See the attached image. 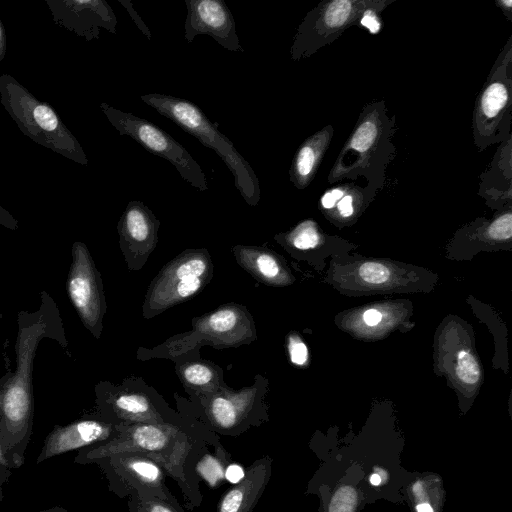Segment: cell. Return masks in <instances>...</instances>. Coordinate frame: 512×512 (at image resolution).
<instances>
[{
    "instance_id": "1",
    "label": "cell",
    "mask_w": 512,
    "mask_h": 512,
    "mask_svg": "<svg viewBox=\"0 0 512 512\" xmlns=\"http://www.w3.org/2000/svg\"><path fill=\"white\" fill-rule=\"evenodd\" d=\"M43 339L68 347L64 323L54 298L40 292V305L35 311L17 314L14 371L0 377V448L9 467L18 468L33 429L34 396L32 372L36 351Z\"/></svg>"
},
{
    "instance_id": "2",
    "label": "cell",
    "mask_w": 512,
    "mask_h": 512,
    "mask_svg": "<svg viewBox=\"0 0 512 512\" xmlns=\"http://www.w3.org/2000/svg\"><path fill=\"white\" fill-rule=\"evenodd\" d=\"M179 424L116 425L118 435L103 444L82 448L75 462L95 460L122 452H140L157 462L180 487L184 506L188 508L190 493L183 466L191 450L202 440L212 445L220 443L219 435L207 430L197 421L184 417Z\"/></svg>"
},
{
    "instance_id": "3",
    "label": "cell",
    "mask_w": 512,
    "mask_h": 512,
    "mask_svg": "<svg viewBox=\"0 0 512 512\" xmlns=\"http://www.w3.org/2000/svg\"><path fill=\"white\" fill-rule=\"evenodd\" d=\"M140 99L195 137L203 146L212 149L232 173L235 186L244 201L250 206L258 204L261 198L260 182L252 166L196 104L159 93L142 95Z\"/></svg>"
},
{
    "instance_id": "4",
    "label": "cell",
    "mask_w": 512,
    "mask_h": 512,
    "mask_svg": "<svg viewBox=\"0 0 512 512\" xmlns=\"http://www.w3.org/2000/svg\"><path fill=\"white\" fill-rule=\"evenodd\" d=\"M0 102L20 131L32 141L80 165L88 164L80 142L53 107L8 73L0 75Z\"/></svg>"
},
{
    "instance_id": "5",
    "label": "cell",
    "mask_w": 512,
    "mask_h": 512,
    "mask_svg": "<svg viewBox=\"0 0 512 512\" xmlns=\"http://www.w3.org/2000/svg\"><path fill=\"white\" fill-rule=\"evenodd\" d=\"M234 391L224 385L214 393L177 399L178 413L207 430L223 436H238L268 419L264 404V382Z\"/></svg>"
},
{
    "instance_id": "6",
    "label": "cell",
    "mask_w": 512,
    "mask_h": 512,
    "mask_svg": "<svg viewBox=\"0 0 512 512\" xmlns=\"http://www.w3.org/2000/svg\"><path fill=\"white\" fill-rule=\"evenodd\" d=\"M255 339L253 317L246 307L226 304L193 318L190 331L175 335L153 349H139L138 358H176L203 344L221 349L249 344Z\"/></svg>"
},
{
    "instance_id": "7",
    "label": "cell",
    "mask_w": 512,
    "mask_h": 512,
    "mask_svg": "<svg viewBox=\"0 0 512 512\" xmlns=\"http://www.w3.org/2000/svg\"><path fill=\"white\" fill-rule=\"evenodd\" d=\"M213 277L206 249H188L169 261L152 280L142 315L150 319L199 293Z\"/></svg>"
},
{
    "instance_id": "8",
    "label": "cell",
    "mask_w": 512,
    "mask_h": 512,
    "mask_svg": "<svg viewBox=\"0 0 512 512\" xmlns=\"http://www.w3.org/2000/svg\"><path fill=\"white\" fill-rule=\"evenodd\" d=\"M95 395L96 413L115 425L179 424L184 420L156 391L145 385L101 381L95 387Z\"/></svg>"
},
{
    "instance_id": "9",
    "label": "cell",
    "mask_w": 512,
    "mask_h": 512,
    "mask_svg": "<svg viewBox=\"0 0 512 512\" xmlns=\"http://www.w3.org/2000/svg\"><path fill=\"white\" fill-rule=\"evenodd\" d=\"M100 109L121 136H128L148 152L169 161L191 186L208 190L206 175L189 151L153 122L102 102Z\"/></svg>"
},
{
    "instance_id": "10",
    "label": "cell",
    "mask_w": 512,
    "mask_h": 512,
    "mask_svg": "<svg viewBox=\"0 0 512 512\" xmlns=\"http://www.w3.org/2000/svg\"><path fill=\"white\" fill-rule=\"evenodd\" d=\"M66 279V293L84 327L99 339L107 311L104 287L90 251L85 243L75 241Z\"/></svg>"
},
{
    "instance_id": "11",
    "label": "cell",
    "mask_w": 512,
    "mask_h": 512,
    "mask_svg": "<svg viewBox=\"0 0 512 512\" xmlns=\"http://www.w3.org/2000/svg\"><path fill=\"white\" fill-rule=\"evenodd\" d=\"M92 463L102 470L108 481V489L120 498L137 492L172 502L178 501L166 485L165 470L143 453L122 452Z\"/></svg>"
},
{
    "instance_id": "12",
    "label": "cell",
    "mask_w": 512,
    "mask_h": 512,
    "mask_svg": "<svg viewBox=\"0 0 512 512\" xmlns=\"http://www.w3.org/2000/svg\"><path fill=\"white\" fill-rule=\"evenodd\" d=\"M160 221L152 210L140 200L126 206L118 224L119 244L130 270H139L147 261L158 242Z\"/></svg>"
},
{
    "instance_id": "13",
    "label": "cell",
    "mask_w": 512,
    "mask_h": 512,
    "mask_svg": "<svg viewBox=\"0 0 512 512\" xmlns=\"http://www.w3.org/2000/svg\"><path fill=\"white\" fill-rule=\"evenodd\" d=\"M364 3L348 0L329 2L319 11H311L302 24L291 47V58L298 60L313 53L332 33L341 31L363 10Z\"/></svg>"
},
{
    "instance_id": "14",
    "label": "cell",
    "mask_w": 512,
    "mask_h": 512,
    "mask_svg": "<svg viewBox=\"0 0 512 512\" xmlns=\"http://www.w3.org/2000/svg\"><path fill=\"white\" fill-rule=\"evenodd\" d=\"M53 21L83 37L98 39L100 29L116 34L117 18L105 0H45Z\"/></svg>"
},
{
    "instance_id": "15",
    "label": "cell",
    "mask_w": 512,
    "mask_h": 512,
    "mask_svg": "<svg viewBox=\"0 0 512 512\" xmlns=\"http://www.w3.org/2000/svg\"><path fill=\"white\" fill-rule=\"evenodd\" d=\"M185 4L184 37L188 43L198 35H208L229 51H244L234 17L223 0H185Z\"/></svg>"
},
{
    "instance_id": "16",
    "label": "cell",
    "mask_w": 512,
    "mask_h": 512,
    "mask_svg": "<svg viewBox=\"0 0 512 512\" xmlns=\"http://www.w3.org/2000/svg\"><path fill=\"white\" fill-rule=\"evenodd\" d=\"M117 435L116 425L98 413L67 425H55L44 440L36 464L68 451L106 443Z\"/></svg>"
},
{
    "instance_id": "17",
    "label": "cell",
    "mask_w": 512,
    "mask_h": 512,
    "mask_svg": "<svg viewBox=\"0 0 512 512\" xmlns=\"http://www.w3.org/2000/svg\"><path fill=\"white\" fill-rule=\"evenodd\" d=\"M232 463L231 454L220 442L216 445L206 440L199 442L187 456L183 473L190 493L188 510L201 505L203 496L199 482L205 481L211 489L226 483L225 471Z\"/></svg>"
},
{
    "instance_id": "18",
    "label": "cell",
    "mask_w": 512,
    "mask_h": 512,
    "mask_svg": "<svg viewBox=\"0 0 512 512\" xmlns=\"http://www.w3.org/2000/svg\"><path fill=\"white\" fill-rule=\"evenodd\" d=\"M271 467L269 456L251 463L245 468L244 477L222 494L216 512H253L269 482Z\"/></svg>"
},
{
    "instance_id": "19",
    "label": "cell",
    "mask_w": 512,
    "mask_h": 512,
    "mask_svg": "<svg viewBox=\"0 0 512 512\" xmlns=\"http://www.w3.org/2000/svg\"><path fill=\"white\" fill-rule=\"evenodd\" d=\"M331 127L306 139L298 148L290 168V180L299 189L311 182L331 137Z\"/></svg>"
},
{
    "instance_id": "20",
    "label": "cell",
    "mask_w": 512,
    "mask_h": 512,
    "mask_svg": "<svg viewBox=\"0 0 512 512\" xmlns=\"http://www.w3.org/2000/svg\"><path fill=\"white\" fill-rule=\"evenodd\" d=\"M233 254L237 263L259 282L267 285L284 282L282 265L277 257L264 247L236 245Z\"/></svg>"
},
{
    "instance_id": "21",
    "label": "cell",
    "mask_w": 512,
    "mask_h": 512,
    "mask_svg": "<svg viewBox=\"0 0 512 512\" xmlns=\"http://www.w3.org/2000/svg\"><path fill=\"white\" fill-rule=\"evenodd\" d=\"M176 371L191 397L214 393L225 385L220 378L221 369L213 363L200 361L178 363Z\"/></svg>"
},
{
    "instance_id": "22",
    "label": "cell",
    "mask_w": 512,
    "mask_h": 512,
    "mask_svg": "<svg viewBox=\"0 0 512 512\" xmlns=\"http://www.w3.org/2000/svg\"><path fill=\"white\" fill-rule=\"evenodd\" d=\"M380 137V125L377 115H368L362 119L347 143L346 151L352 150L363 159L372 152Z\"/></svg>"
},
{
    "instance_id": "23",
    "label": "cell",
    "mask_w": 512,
    "mask_h": 512,
    "mask_svg": "<svg viewBox=\"0 0 512 512\" xmlns=\"http://www.w3.org/2000/svg\"><path fill=\"white\" fill-rule=\"evenodd\" d=\"M509 101V90L505 83L492 81L483 91L480 98L479 118L485 121H494L501 114Z\"/></svg>"
},
{
    "instance_id": "24",
    "label": "cell",
    "mask_w": 512,
    "mask_h": 512,
    "mask_svg": "<svg viewBox=\"0 0 512 512\" xmlns=\"http://www.w3.org/2000/svg\"><path fill=\"white\" fill-rule=\"evenodd\" d=\"M128 512H184V509L178 501L133 492L128 496Z\"/></svg>"
},
{
    "instance_id": "25",
    "label": "cell",
    "mask_w": 512,
    "mask_h": 512,
    "mask_svg": "<svg viewBox=\"0 0 512 512\" xmlns=\"http://www.w3.org/2000/svg\"><path fill=\"white\" fill-rule=\"evenodd\" d=\"M286 239L297 249L307 250L314 248L319 242V234L314 222L307 220L297 225Z\"/></svg>"
},
{
    "instance_id": "26",
    "label": "cell",
    "mask_w": 512,
    "mask_h": 512,
    "mask_svg": "<svg viewBox=\"0 0 512 512\" xmlns=\"http://www.w3.org/2000/svg\"><path fill=\"white\" fill-rule=\"evenodd\" d=\"M354 197L347 193L344 188H334L327 191L321 198V205L325 209L337 207L342 217H349L354 212Z\"/></svg>"
},
{
    "instance_id": "27",
    "label": "cell",
    "mask_w": 512,
    "mask_h": 512,
    "mask_svg": "<svg viewBox=\"0 0 512 512\" xmlns=\"http://www.w3.org/2000/svg\"><path fill=\"white\" fill-rule=\"evenodd\" d=\"M456 374L467 384H474L480 378V368L475 358L466 351L458 353Z\"/></svg>"
},
{
    "instance_id": "28",
    "label": "cell",
    "mask_w": 512,
    "mask_h": 512,
    "mask_svg": "<svg viewBox=\"0 0 512 512\" xmlns=\"http://www.w3.org/2000/svg\"><path fill=\"white\" fill-rule=\"evenodd\" d=\"M357 503V493L351 486H342L334 494L329 512H354Z\"/></svg>"
},
{
    "instance_id": "29",
    "label": "cell",
    "mask_w": 512,
    "mask_h": 512,
    "mask_svg": "<svg viewBox=\"0 0 512 512\" xmlns=\"http://www.w3.org/2000/svg\"><path fill=\"white\" fill-rule=\"evenodd\" d=\"M360 277L367 283L381 284L388 280L389 270L376 262H366L359 268Z\"/></svg>"
},
{
    "instance_id": "30",
    "label": "cell",
    "mask_w": 512,
    "mask_h": 512,
    "mask_svg": "<svg viewBox=\"0 0 512 512\" xmlns=\"http://www.w3.org/2000/svg\"><path fill=\"white\" fill-rule=\"evenodd\" d=\"M512 235V216L506 213L497 218L488 228V236L492 239H509Z\"/></svg>"
},
{
    "instance_id": "31",
    "label": "cell",
    "mask_w": 512,
    "mask_h": 512,
    "mask_svg": "<svg viewBox=\"0 0 512 512\" xmlns=\"http://www.w3.org/2000/svg\"><path fill=\"white\" fill-rule=\"evenodd\" d=\"M288 352L290 360L296 365H303L308 358V350L302 340L296 336L291 335L288 339Z\"/></svg>"
},
{
    "instance_id": "32",
    "label": "cell",
    "mask_w": 512,
    "mask_h": 512,
    "mask_svg": "<svg viewBox=\"0 0 512 512\" xmlns=\"http://www.w3.org/2000/svg\"><path fill=\"white\" fill-rule=\"evenodd\" d=\"M118 2L123 5V7L127 10L132 20L136 24V26L140 29V31L148 38L151 39V32L149 28L146 26L144 21L141 19L139 14L135 11L132 3L129 0H118Z\"/></svg>"
},
{
    "instance_id": "33",
    "label": "cell",
    "mask_w": 512,
    "mask_h": 512,
    "mask_svg": "<svg viewBox=\"0 0 512 512\" xmlns=\"http://www.w3.org/2000/svg\"><path fill=\"white\" fill-rule=\"evenodd\" d=\"M360 24L366 27L371 33L376 34L380 29V22L374 10L366 9L360 20Z\"/></svg>"
},
{
    "instance_id": "34",
    "label": "cell",
    "mask_w": 512,
    "mask_h": 512,
    "mask_svg": "<svg viewBox=\"0 0 512 512\" xmlns=\"http://www.w3.org/2000/svg\"><path fill=\"white\" fill-rule=\"evenodd\" d=\"M245 474V469L242 468L238 463H231L228 465L225 471L226 481L231 483H238Z\"/></svg>"
},
{
    "instance_id": "35",
    "label": "cell",
    "mask_w": 512,
    "mask_h": 512,
    "mask_svg": "<svg viewBox=\"0 0 512 512\" xmlns=\"http://www.w3.org/2000/svg\"><path fill=\"white\" fill-rule=\"evenodd\" d=\"M0 225L3 227L16 231L19 228L18 220L4 207L0 205Z\"/></svg>"
},
{
    "instance_id": "36",
    "label": "cell",
    "mask_w": 512,
    "mask_h": 512,
    "mask_svg": "<svg viewBox=\"0 0 512 512\" xmlns=\"http://www.w3.org/2000/svg\"><path fill=\"white\" fill-rule=\"evenodd\" d=\"M363 319L367 325L375 326L381 321L382 315L376 309H369L365 311Z\"/></svg>"
},
{
    "instance_id": "37",
    "label": "cell",
    "mask_w": 512,
    "mask_h": 512,
    "mask_svg": "<svg viewBox=\"0 0 512 512\" xmlns=\"http://www.w3.org/2000/svg\"><path fill=\"white\" fill-rule=\"evenodd\" d=\"M7 51V36L2 20L0 19V62L4 59Z\"/></svg>"
},
{
    "instance_id": "38",
    "label": "cell",
    "mask_w": 512,
    "mask_h": 512,
    "mask_svg": "<svg viewBox=\"0 0 512 512\" xmlns=\"http://www.w3.org/2000/svg\"><path fill=\"white\" fill-rule=\"evenodd\" d=\"M418 512H433L432 507L428 503H421L417 505Z\"/></svg>"
},
{
    "instance_id": "39",
    "label": "cell",
    "mask_w": 512,
    "mask_h": 512,
    "mask_svg": "<svg viewBox=\"0 0 512 512\" xmlns=\"http://www.w3.org/2000/svg\"><path fill=\"white\" fill-rule=\"evenodd\" d=\"M370 482H371V484H373V485H379V484H380V482H381V477H380V475H379V474H376V473L372 474V475H371V477H370Z\"/></svg>"
},
{
    "instance_id": "40",
    "label": "cell",
    "mask_w": 512,
    "mask_h": 512,
    "mask_svg": "<svg viewBox=\"0 0 512 512\" xmlns=\"http://www.w3.org/2000/svg\"><path fill=\"white\" fill-rule=\"evenodd\" d=\"M39 512H68V511H66L65 509L60 508V507H53V508H50V509L41 510Z\"/></svg>"
},
{
    "instance_id": "41",
    "label": "cell",
    "mask_w": 512,
    "mask_h": 512,
    "mask_svg": "<svg viewBox=\"0 0 512 512\" xmlns=\"http://www.w3.org/2000/svg\"><path fill=\"white\" fill-rule=\"evenodd\" d=\"M0 465L1 466H5V467H9L5 457L2 454L1 448H0Z\"/></svg>"
}]
</instances>
